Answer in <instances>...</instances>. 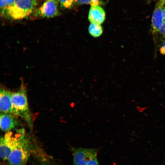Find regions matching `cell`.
I'll list each match as a JSON object with an SVG mask.
<instances>
[{"instance_id": "obj_1", "label": "cell", "mask_w": 165, "mask_h": 165, "mask_svg": "<svg viewBox=\"0 0 165 165\" xmlns=\"http://www.w3.org/2000/svg\"><path fill=\"white\" fill-rule=\"evenodd\" d=\"M36 5V0H14L6 13L12 19H21L34 13Z\"/></svg>"}, {"instance_id": "obj_2", "label": "cell", "mask_w": 165, "mask_h": 165, "mask_svg": "<svg viewBox=\"0 0 165 165\" xmlns=\"http://www.w3.org/2000/svg\"><path fill=\"white\" fill-rule=\"evenodd\" d=\"M24 130L20 129L15 134L10 131L1 137L0 141V156L3 161L7 160L12 151L24 137Z\"/></svg>"}, {"instance_id": "obj_3", "label": "cell", "mask_w": 165, "mask_h": 165, "mask_svg": "<svg viewBox=\"0 0 165 165\" xmlns=\"http://www.w3.org/2000/svg\"><path fill=\"white\" fill-rule=\"evenodd\" d=\"M29 156L28 142L24 137L11 152L7 160L9 165H25Z\"/></svg>"}, {"instance_id": "obj_4", "label": "cell", "mask_w": 165, "mask_h": 165, "mask_svg": "<svg viewBox=\"0 0 165 165\" xmlns=\"http://www.w3.org/2000/svg\"><path fill=\"white\" fill-rule=\"evenodd\" d=\"M18 91L12 92V114L23 116L28 110L27 98L25 88L23 84Z\"/></svg>"}, {"instance_id": "obj_5", "label": "cell", "mask_w": 165, "mask_h": 165, "mask_svg": "<svg viewBox=\"0 0 165 165\" xmlns=\"http://www.w3.org/2000/svg\"><path fill=\"white\" fill-rule=\"evenodd\" d=\"M57 0H46L33 14L34 18H51L59 15Z\"/></svg>"}, {"instance_id": "obj_6", "label": "cell", "mask_w": 165, "mask_h": 165, "mask_svg": "<svg viewBox=\"0 0 165 165\" xmlns=\"http://www.w3.org/2000/svg\"><path fill=\"white\" fill-rule=\"evenodd\" d=\"M73 156V165H86L90 159L97 154L98 149L83 148H72Z\"/></svg>"}, {"instance_id": "obj_7", "label": "cell", "mask_w": 165, "mask_h": 165, "mask_svg": "<svg viewBox=\"0 0 165 165\" xmlns=\"http://www.w3.org/2000/svg\"><path fill=\"white\" fill-rule=\"evenodd\" d=\"M165 6V0H159L155 7L151 19V27L152 32L157 33L163 24V12Z\"/></svg>"}, {"instance_id": "obj_8", "label": "cell", "mask_w": 165, "mask_h": 165, "mask_svg": "<svg viewBox=\"0 0 165 165\" xmlns=\"http://www.w3.org/2000/svg\"><path fill=\"white\" fill-rule=\"evenodd\" d=\"M12 92L1 88L0 91V110L1 113L12 114Z\"/></svg>"}, {"instance_id": "obj_9", "label": "cell", "mask_w": 165, "mask_h": 165, "mask_svg": "<svg viewBox=\"0 0 165 165\" xmlns=\"http://www.w3.org/2000/svg\"><path fill=\"white\" fill-rule=\"evenodd\" d=\"M105 13L102 8L98 6H91L88 19L91 23L101 24L104 21Z\"/></svg>"}, {"instance_id": "obj_10", "label": "cell", "mask_w": 165, "mask_h": 165, "mask_svg": "<svg viewBox=\"0 0 165 165\" xmlns=\"http://www.w3.org/2000/svg\"><path fill=\"white\" fill-rule=\"evenodd\" d=\"M11 114L1 113L0 127L4 131H10L14 128L17 124L16 121Z\"/></svg>"}, {"instance_id": "obj_11", "label": "cell", "mask_w": 165, "mask_h": 165, "mask_svg": "<svg viewBox=\"0 0 165 165\" xmlns=\"http://www.w3.org/2000/svg\"><path fill=\"white\" fill-rule=\"evenodd\" d=\"M88 31L92 36L96 37L101 35L103 30L100 24L91 23L89 26Z\"/></svg>"}, {"instance_id": "obj_12", "label": "cell", "mask_w": 165, "mask_h": 165, "mask_svg": "<svg viewBox=\"0 0 165 165\" xmlns=\"http://www.w3.org/2000/svg\"><path fill=\"white\" fill-rule=\"evenodd\" d=\"M61 7L64 9L71 7L75 2V0H57Z\"/></svg>"}, {"instance_id": "obj_13", "label": "cell", "mask_w": 165, "mask_h": 165, "mask_svg": "<svg viewBox=\"0 0 165 165\" xmlns=\"http://www.w3.org/2000/svg\"><path fill=\"white\" fill-rule=\"evenodd\" d=\"M97 156V154L93 155L89 160L86 165H99Z\"/></svg>"}, {"instance_id": "obj_14", "label": "cell", "mask_w": 165, "mask_h": 165, "mask_svg": "<svg viewBox=\"0 0 165 165\" xmlns=\"http://www.w3.org/2000/svg\"><path fill=\"white\" fill-rule=\"evenodd\" d=\"M0 9L1 14L3 15L7 9L6 0H0Z\"/></svg>"}, {"instance_id": "obj_15", "label": "cell", "mask_w": 165, "mask_h": 165, "mask_svg": "<svg viewBox=\"0 0 165 165\" xmlns=\"http://www.w3.org/2000/svg\"><path fill=\"white\" fill-rule=\"evenodd\" d=\"M91 0H75V3L77 4H90Z\"/></svg>"}, {"instance_id": "obj_16", "label": "cell", "mask_w": 165, "mask_h": 165, "mask_svg": "<svg viewBox=\"0 0 165 165\" xmlns=\"http://www.w3.org/2000/svg\"><path fill=\"white\" fill-rule=\"evenodd\" d=\"M160 50L161 54L165 55V38L162 42Z\"/></svg>"}, {"instance_id": "obj_17", "label": "cell", "mask_w": 165, "mask_h": 165, "mask_svg": "<svg viewBox=\"0 0 165 165\" xmlns=\"http://www.w3.org/2000/svg\"><path fill=\"white\" fill-rule=\"evenodd\" d=\"M159 32L165 37V22H163L160 28Z\"/></svg>"}, {"instance_id": "obj_18", "label": "cell", "mask_w": 165, "mask_h": 165, "mask_svg": "<svg viewBox=\"0 0 165 165\" xmlns=\"http://www.w3.org/2000/svg\"><path fill=\"white\" fill-rule=\"evenodd\" d=\"M99 0H91V6H98L99 4Z\"/></svg>"}, {"instance_id": "obj_19", "label": "cell", "mask_w": 165, "mask_h": 165, "mask_svg": "<svg viewBox=\"0 0 165 165\" xmlns=\"http://www.w3.org/2000/svg\"><path fill=\"white\" fill-rule=\"evenodd\" d=\"M163 22H165V6H164L163 12Z\"/></svg>"}, {"instance_id": "obj_20", "label": "cell", "mask_w": 165, "mask_h": 165, "mask_svg": "<svg viewBox=\"0 0 165 165\" xmlns=\"http://www.w3.org/2000/svg\"><path fill=\"white\" fill-rule=\"evenodd\" d=\"M47 165V164H43V165Z\"/></svg>"}]
</instances>
